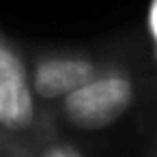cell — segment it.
<instances>
[{
	"label": "cell",
	"instance_id": "1",
	"mask_svg": "<svg viewBox=\"0 0 157 157\" xmlns=\"http://www.w3.org/2000/svg\"><path fill=\"white\" fill-rule=\"evenodd\" d=\"M136 99L133 78L112 65L60 97V114L78 129L97 131L116 123Z\"/></svg>",
	"mask_w": 157,
	"mask_h": 157
},
{
	"label": "cell",
	"instance_id": "2",
	"mask_svg": "<svg viewBox=\"0 0 157 157\" xmlns=\"http://www.w3.org/2000/svg\"><path fill=\"white\" fill-rule=\"evenodd\" d=\"M103 69L101 63L82 54H41L28 65V82L37 101H58Z\"/></svg>",
	"mask_w": 157,
	"mask_h": 157
},
{
	"label": "cell",
	"instance_id": "3",
	"mask_svg": "<svg viewBox=\"0 0 157 157\" xmlns=\"http://www.w3.org/2000/svg\"><path fill=\"white\" fill-rule=\"evenodd\" d=\"M37 97L28 80H0V131L22 136L37 125Z\"/></svg>",
	"mask_w": 157,
	"mask_h": 157
},
{
	"label": "cell",
	"instance_id": "4",
	"mask_svg": "<svg viewBox=\"0 0 157 157\" xmlns=\"http://www.w3.org/2000/svg\"><path fill=\"white\" fill-rule=\"evenodd\" d=\"M0 80H28V63L20 48L0 35Z\"/></svg>",
	"mask_w": 157,
	"mask_h": 157
},
{
	"label": "cell",
	"instance_id": "5",
	"mask_svg": "<svg viewBox=\"0 0 157 157\" xmlns=\"http://www.w3.org/2000/svg\"><path fill=\"white\" fill-rule=\"evenodd\" d=\"M37 157H84V153H82L75 144H71V142L56 140V142L45 144V146L37 153Z\"/></svg>",
	"mask_w": 157,
	"mask_h": 157
},
{
	"label": "cell",
	"instance_id": "6",
	"mask_svg": "<svg viewBox=\"0 0 157 157\" xmlns=\"http://www.w3.org/2000/svg\"><path fill=\"white\" fill-rule=\"evenodd\" d=\"M146 28H148V35L157 48V0H151V7L146 13Z\"/></svg>",
	"mask_w": 157,
	"mask_h": 157
},
{
	"label": "cell",
	"instance_id": "7",
	"mask_svg": "<svg viewBox=\"0 0 157 157\" xmlns=\"http://www.w3.org/2000/svg\"><path fill=\"white\" fill-rule=\"evenodd\" d=\"M153 157H157V151H155V153H153Z\"/></svg>",
	"mask_w": 157,
	"mask_h": 157
}]
</instances>
